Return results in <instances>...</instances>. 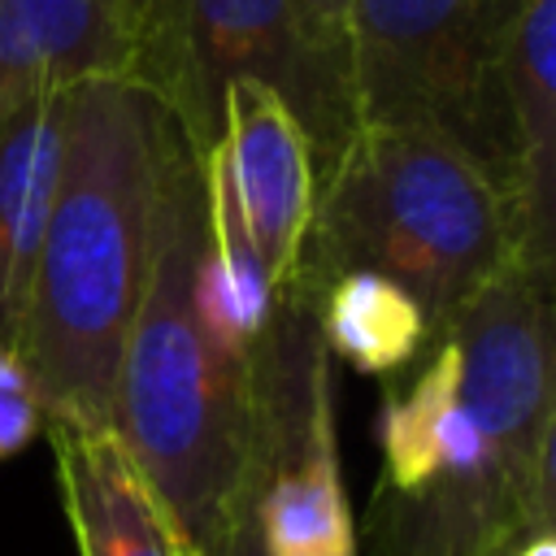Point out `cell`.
Segmentation results:
<instances>
[{
    "instance_id": "obj_1",
    "label": "cell",
    "mask_w": 556,
    "mask_h": 556,
    "mask_svg": "<svg viewBox=\"0 0 556 556\" xmlns=\"http://www.w3.org/2000/svg\"><path fill=\"white\" fill-rule=\"evenodd\" d=\"M552 278L508 261L387 395L378 556H508L556 521Z\"/></svg>"
},
{
    "instance_id": "obj_2",
    "label": "cell",
    "mask_w": 556,
    "mask_h": 556,
    "mask_svg": "<svg viewBox=\"0 0 556 556\" xmlns=\"http://www.w3.org/2000/svg\"><path fill=\"white\" fill-rule=\"evenodd\" d=\"M204 156L165 165L152 261L122 343L109 430L143 473L187 556H226L243 530L265 439V339H235L204 304Z\"/></svg>"
},
{
    "instance_id": "obj_3",
    "label": "cell",
    "mask_w": 556,
    "mask_h": 556,
    "mask_svg": "<svg viewBox=\"0 0 556 556\" xmlns=\"http://www.w3.org/2000/svg\"><path fill=\"white\" fill-rule=\"evenodd\" d=\"M182 139L191 135L174 109L130 74L70 87L56 195L17 339L43 426L109 430L165 165Z\"/></svg>"
},
{
    "instance_id": "obj_4",
    "label": "cell",
    "mask_w": 556,
    "mask_h": 556,
    "mask_svg": "<svg viewBox=\"0 0 556 556\" xmlns=\"http://www.w3.org/2000/svg\"><path fill=\"white\" fill-rule=\"evenodd\" d=\"M517 248L513 200L465 148L417 126H356L317 178L295 278L317 291L339 274H378L439 339Z\"/></svg>"
},
{
    "instance_id": "obj_5",
    "label": "cell",
    "mask_w": 556,
    "mask_h": 556,
    "mask_svg": "<svg viewBox=\"0 0 556 556\" xmlns=\"http://www.w3.org/2000/svg\"><path fill=\"white\" fill-rule=\"evenodd\" d=\"M526 0H352L356 126H417L465 148L513 200L504 61Z\"/></svg>"
},
{
    "instance_id": "obj_6",
    "label": "cell",
    "mask_w": 556,
    "mask_h": 556,
    "mask_svg": "<svg viewBox=\"0 0 556 556\" xmlns=\"http://www.w3.org/2000/svg\"><path fill=\"white\" fill-rule=\"evenodd\" d=\"M130 78L174 109L200 152L217 143L235 78L265 83L295 113L317 178L356 130L352 83L313 48L295 0H139Z\"/></svg>"
},
{
    "instance_id": "obj_7",
    "label": "cell",
    "mask_w": 556,
    "mask_h": 556,
    "mask_svg": "<svg viewBox=\"0 0 556 556\" xmlns=\"http://www.w3.org/2000/svg\"><path fill=\"white\" fill-rule=\"evenodd\" d=\"M204 161L226 187L243 239L278 300L300 274L317 200L313 152L295 113L265 83L235 78L222 91V130Z\"/></svg>"
},
{
    "instance_id": "obj_8",
    "label": "cell",
    "mask_w": 556,
    "mask_h": 556,
    "mask_svg": "<svg viewBox=\"0 0 556 556\" xmlns=\"http://www.w3.org/2000/svg\"><path fill=\"white\" fill-rule=\"evenodd\" d=\"M517 261L556 274V0H526L504 61Z\"/></svg>"
},
{
    "instance_id": "obj_9",
    "label": "cell",
    "mask_w": 556,
    "mask_h": 556,
    "mask_svg": "<svg viewBox=\"0 0 556 556\" xmlns=\"http://www.w3.org/2000/svg\"><path fill=\"white\" fill-rule=\"evenodd\" d=\"M65 113L70 87H48L0 117V352L13 356L56 195Z\"/></svg>"
},
{
    "instance_id": "obj_10",
    "label": "cell",
    "mask_w": 556,
    "mask_h": 556,
    "mask_svg": "<svg viewBox=\"0 0 556 556\" xmlns=\"http://www.w3.org/2000/svg\"><path fill=\"white\" fill-rule=\"evenodd\" d=\"M135 0H0V117L26 96L130 74Z\"/></svg>"
},
{
    "instance_id": "obj_11",
    "label": "cell",
    "mask_w": 556,
    "mask_h": 556,
    "mask_svg": "<svg viewBox=\"0 0 556 556\" xmlns=\"http://www.w3.org/2000/svg\"><path fill=\"white\" fill-rule=\"evenodd\" d=\"M78 556H187L113 430L43 426Z\"/></svg>"
},
{
    "instance_id": "obj_12",
    "label": "cell",
    "mask_w": 556,
    "mask_h": 556,
    "mask_svg": "<svg viewBox=\"0 0 556 556\" xmlns=\"http://www.w3.org/2000/svg\"><path fill=\"white\" fill-rule=\"evenodd\" d=\"M317 334L326 352L365 374H391L430 348V326L413 295L378 274H339L317 287Z\"/></svg>"
},
{
    "instance_id": "obj_13",
    "label": "cell",
    "mask_w": 556,
    "mask_h": 556,
    "mask_svg": "<svg viewBox=\"0 0 556 556\" xmlns=\"http://www.w3.org/2000/svg\"><path fill=\"white\" fill-rule=\"evenodd\" d=\"M43 430V408L13 352H0V460L17 456Z\"/></svg>"
},
{
    "instance_id": "obj_14",
    "label": "cell",
    "mask_w": 556,
    "mask_h": 556,
    "mask_svg": "<svg viewBox=\"0 0 556 556\" xmlns=\"http://www.w3.org/2000/svg\"><path fill=\"white\" fill-rule=\"evenodd\" d=\"M300 22L313 39V48L339 70L348 74V17H352V0H295ZM352 83V74H348Z\"/></svg>"
},
{
    "instance_id": "obj_15",
    "label": "cell",
    "mask_w": 556,
    "mask_h": 556,
    "mask_svg": "<svg viewBox=\"0 0 556 556\" xmlns=\"http://www.w3.org/2000/svg\"><path fill=\"white\" fill-rule=\"evenodd\" d=\"M508 556H556V534H552V530H539V534L521 539Z\"/></svg>"
},
{
    "instance_id": "obj_16",
    "label": "cell",
    "mask_w": 556,
    "mask_h": 556,
    "mask_svg": "<svg viewBox=\"0 0 556 556\" xmlns=\"http://www.w3.org/2000/svg\"><path fill=\"white\" fill-rule=\"evenodd\" d=\"M135 9H139V0H135Z\"/></svg>"
}]
</instances>
